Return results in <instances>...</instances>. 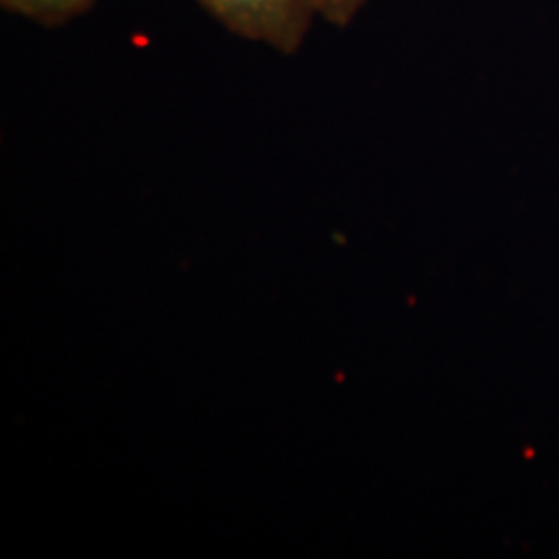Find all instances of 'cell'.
I'll list each match as a JSON object with an SVG mask.
<instances>
[{"instance_id":"cell-2","label":"cell","mask_w":559,"mask_h":559,"mask_svg":"<svg viewBox=\"0 0 559 559\" xmlns=\"http://www.w3.org/2000/svg\"><path fill=\"white\" fill-rule=\"evenodd\" d=\"M0 4L21 17L57 27L85 15L96 0H0Z\"/></svg>"},{"instance_id":"cell-3","label":"cell","mask_w":559,"mask_h":559,"mask_svg":"<svg viewBox=\"0 0 559 559\" xmlns=\"http://www.w3.org/2000/svg\"><path fill=\"white\" fill-rule=\"evenodd\" d=\"M367 0H309L316 15H320L332 25L344 27L357 17Z\"/></svg>"},{"instance_id":"cell-1","label":"cell","mask_w":559,"mask_h":559,"mask_svg":"<svg viewBox=\"0 0 559 559\" xmlns=\"http://www.w3.org/2000/svg\"><path fill=\"white\" fill-rule=\"evenodd\" d=\"M226 29L293 55L316 15L309 0H198Z\"/></svg>"}]
</instances>
